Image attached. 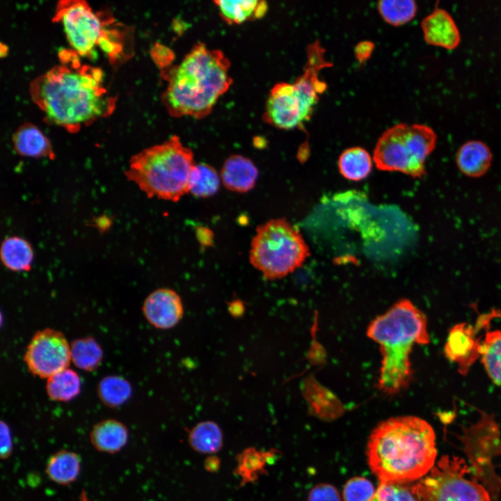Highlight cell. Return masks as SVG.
Segmentation results:
<instances>
[{"instance_id": "cell-1", "label": "cell", "mask_w": 501, "mask_h": 501, "mask_svg": "<svg viewBox=\"0 0 501 501\" xmlns=\"http://www.w3.org/2000/svg\"><path fill=\"white\" fill-rule=\"evenodd\" d=\"M61 64L34 79L29 93L49 123L71 133L110 116L116 97L104 85L99 67L81 64L72 49L62 50Z\"/></svg>"}, {"instance_id": "cell-2", "label": "cell", "mask_w": 501, "mask_h": 501, "mask_svg": "<svg viewBox=\"0 0 501 501\" xmlns=\"http://www.w3.org/2000/svg\"><path fill=\"white\" fill-rule=\"evenodd\" d=\"M368 464L381 483L420 480L435 466L436 435L426 420L412 415L389 418L371 433Z\"/></svg>"}, {"instance_id": "cell-3", "label": "cell", "mask_w": 501, "mask_h": 501, "mask_svg": "<svg viewBox=\"0 0 501 501\" xmlns=\"http://www.w3.org/2000/svg\"><path fill=\"white\" fill-rule=\"evenodd\" d=\"M230 63L223 52L199 42L182 61L161 70L167 86L161 100L173 117L208 116L232 83Z\"/></svg>"}, {"instance_id": "cell-4", "label": "cell", "mask_w": 501, "mask_h": 501, "mask_svg": "<svg viewBox=\"0 0 501 501\" xmlns=\"http://www.w3.org/2000/svg\"><path fill=\"white\" fill-rule=\"evenodd\" d=\"M367 335L379 345L382 355L379 390L392 395L406 389L412 379L413 347L429 342L424 314L409 300L401 299L371 322Z\"/></svg>"}, {"instance_id": "cell-5", "label": "cell", "mask_w": 501, "mask_h": 501, "mask_svg": "<svg viewBox=\"0 0 501 501\" xmlns=\"http://www.w3.org/2000/svg\"><path fill=\"white\" fill-rule=\"evenodd\" d=\"M193 153L173 136L134 155L125 175L148 197L177 202L189 193Z\"/></svg>"}, {"instance_id": "cell-6", "label": "cell", "mask_w": 501, "mask_h": 501, "mask_svg": "<svg viewBox=\"0 0 501 501\" xmlns=\"http://www.w3.org/2000/svg\"><path fill=\"white\" fill-rule=\"evenodd\" d=\"M309 256L302 234L285 218H272L258 225L249 250L250 263L267 280L292 273Z\"/></svg>"}, {"instance_id": "cell-7", "label": "cell", "mask_w": 501, "mask_h": 501, "mask_svg": "<svg viewBox=\"0 0 501 501\" xmlns=\"http://www.w3.org/2000/svg\"><path fill=\"white\" fill-rule=\"evenodd\" d=\"M437 136L422 124L399 123L385 130L378 139L373 154L376 168L421 178L427 157L436 146Z\"/></svg>"}, {"instance_id": "cell-8", "label": "cell", "mask_w": 501, "mask_h": 501, "mask_svg": "<svg viewBox=\"0 0 501 501\" xmlns=\"http://www.w3.org/2000/svg\"><path fill=\"white\" fill-rule=\"evenodd\" d=\"M468 472L463 459L445 455L411 489L418 501H491L485 488Z\"/></svg>"}, {"instance_id": "cell-9", "label": "cell", "mask_w": 501, "mask_h": 501, "mask_svg": "<svg viewBox=\"0 0 501 501\" xmlns=\"http://www.w3.org/2000/svg\"><path fill=\"white\" fill-rule=\"evenodd\" d=\"M54 20L61 24L70 45L79 56L94 57L96 48L101 49L120 31L111 26L114 23L112 18L104 19L82 0L59 1Z\"/></svg>"}, {"instance_id": "cell-10", "label": "cell", "mask_w": 501, "mask_h": 501, "mask_svg": "<svg viewBox=\"0 0 501 501\" xmlns=\"http://www.w3.org/2000/svg\"><path fill=\"white\" fill-rule=\"evenodd\" d=\"M319 97L316 90L304 80L277 83L268 95L263 119L281 129L303 128L311 118Z\"/></svg>"}, {"instance_id": "cell-11", "label": "cell", "mask_w": 501, "mask_h": 501, "mask_svg": "<svg viewBox=\"0 0 501 501\" xmlns=\"http://www.w3.org/2000/svg\"><path fill=\"white\" fill-rule=\"evenodd\" d=\"M70 360V346L65 337L52 328L36 332L24 356L29 372L41 378H49L67 368Z\"/></svg>"}, {"instance_id": "cell-12", "label": "cell", "mask_w": 501, "mask_h": 501, "mask_svg": "<svg viewBox=\"0 0 501 501\" xmlns=\"http://www.w3.org/2000/svg\"><path fill=\"white\" fill-rule=\"evenodd\" d=\"M498 312L480 316L475 325L460 323L450 330L444 347L445 357L457 365L459 372L466 375L481 356L482 342L477 335L488 326Z\"/></svg>"}, {"instance_id": "cell-13", "label": "cell", "mask_w": 501, "mask_h": 501, "mask_svg": "<svg viewBox=\"0 0 501 501\" xmlns=\"http://www.w3.org/2000/svg\"><path fill=\"white\" fill-rule=\"evenodd\" d=\"M143 312L148 321L160 329L174 327L184 315L180 295L173 289L161 288L153 291L145 299Z\"/></svg>"}, {"instance_id": "cell-14", "label": "cell", "mask_w": 501, "mask_h": 501, "mask_svg": "<svg viewBox=\"0 0 501 501\" xmlns=\"http://www.w3.org/2000/svg\"><path fill=\"white\" fill-rule=\"evenodd\" d=\"M425 41L431 45L447 49H455L461 37L452 16L445 10L436 8L421 23Z\"/></svg>"}, {"instance_id": "cell-15", "label": "cell", "mask_w": 501, "mask_h": 501, "mask_svg": "<svg viewBox=\"0 0 501 501\" xmlns=\"http://www.w3.org/2000/svg\"><path fill=\"white\" fill-rule=\"evenodd\" d=\"M220 176L222 184L228 190L244 193L255 187L259 170L249 158L232 154L225 160Z\"/></svg>"}, {"instance_id": "cell-16", "label": "cell", "mask_w": 501, "mask_h": 501, "mask_svg": "<svg viewBox=\"0 0 501 501\" xmlns=\"http://www.w3.org/2000/svg\"><path fill=\"white\" fill-rule=\"evenodd\" d=\"M15 151L20 155L33 158L54 157L49 138L35 125H21L13 136Z\"/></svg>"}, {"instance_id": "cell-17", "label": "cell", "mask_w": 501, "mask_h": 501, "mask_svg": "<svg viewBox=\"0 0 501 501\" xmlns=\"http://www.w3.org/2000/svg\"><path fill=\"white\" fill-rule=\"evenodd\" d=\"M456 161L461 173L471 177H478L484 175L489 168L492 154L483 142L469 141L458 150Z\"/></svg>"}, {"instance_id": "cell-18", "label": "cell", "mask_w": 501, "mask_h": 501, "mask_svg": "<svg viewBox=\"0 0 501 501\" xmlns=\"http://www.w3.org/2000/svg\"><path fill=\"white\" fill-rule=\"evenodd\" d=\"M90 438L92 444L97 450L114 453L120 451L127 443L128 431L122 422L108 419L95 425Z\"/></svg>"}, {"instance_id": "cell-19", "label": "cell", "mask_w": 501, "mask_h": 501, "mask_svg": "<svg viewBox=\"0 0 501 501\" xmlns=\"http://www.w3.org/2000/svg\"><path fill=\"white\" fill-rule=\"evenodd\" d=\"M219 14L229 24H239L246 21L262 17L268 9L265 1H214Z\"/></svg>"}, {"instance_id": "cell-20", "label": "cell", "mask_w": 501, "mask_h": 501, "mask_svg": "<svg viewBox=\"0 0 501 501\" xmlns=\"http://www.w3.org/2000/svg\"><path fill=\"white\" fill-rule=\"evenodd\" d=\"M340 174L351 181H360L366 178L372 168V160L369 152L361 147H351L344 150L338 159Z\"/></svg>"}, {"instance_id": "cell-21", "label": "cell", "mask_w": 501, "mask_h": 501, "mask_svg": "<svg viewBox=\"0 0 501 501\" xmlns=\"http://www.w3.org/2000/svg\"><path fill=\"white\" fill-rule=\"evenodd\" d=\"M1 259L4 266L12 271H26L31 267L33 253L24 239L10 237L2 242Z\"/></svg>"}, {"instance_id": "cell-22", "label": "cell", "mask_w": 501, "mask_h": 501, "mask_svg": "<svg viewBox=\"0 0 501 501\" xmlns=\"http://www.w3.org/2000/svg\"><path fill=\"white\" fill-rule=\"evenodd\" d=\"M81 461L74 452L62 450L52 455L46 467V472L52 481L59 484L74 482L80 472Z\"/></svg>"}, {"instance_id": "cell-23", "label": "cell", "mask_w": 501, "mask_h": 501, "mask_svg": "<svg viewBox=\"0 0 501 501\" xmlns=\"http://www.w3.org/2000/svg\"><path fill=\"white\" fill-rule=\"evenodd\" d=\"M480 358L489 378L501 387V330L486 331Z\"/></svg>"}, {"instance_id": "cell-24", "label": "cell", "mask_w": 501, "mask_h": 501, "mask_svg": "<svg viewBox=\"0 0 501 501\" xmlns=\"http://www.w3.org/2000/svg\"><path fill=\"white\" fill-rule=\"evenodd\" d=\"M81 389V380L73 369L66 368L47 378L46 391L54 401H67L77 397Z\"/></svg>"}, {"instance_id": "cell-25", "label": "cell", "mask_w": 501, "mask_h": 501, "mask_svg": "<svg viewBox=\"0 0 501 501\" xmlns=\"http://www.w3.org/2000/svg\"><path fill=\"white\" fill-rule=\"evenodd\" d=\"M220 173L207 164H196L189 182V193L198 198L215 195L221 185Z\"/></svg>"}, {"instance_id": "cell-26", "label": "cell", "mask_w": 501, "mask_h": 501, "mask_svg": "<svg viewBox=\"0 0 501 501\" xmlns=\"http://www.w3.org/2000/svg\"><path fill=\"white\" fill-rule=\"evenodd\" d=\"M70 354L74 365L85 371L97 369L103 358L101 347L90 337L74 340L70 346Z\"/></svg>"}, {"instance_id": "cell-27", "label": "cell", "mask_w": 501, "mask_h": 501, "mask_svg": "<svg viewBox=\"0 0 501 501\" xmlns=\"http://www.w3.org/2000/svg\"><path fill=\"white\" fill-rule=\"evenodd\" d=\"M222 432L214 422L198 423L191 431L189 440L193 448L202 453H213L222 445Z\"/></svg>"}, {"instance_id": "cell-28", "label": "cell", "mask_w": 501, "mask_h": 501, "mask_svg": "<svg viewBox=\"0 0 501 501\" xmlns=\"http://www.w3.org/2000/svg\"><path fill=\"white\" fill-rule=\"evenodd\" d=\"M97 391L100 399L105 405L117 407L129 398L132 388L125 379L118 376H109L100 381Z\"/></svg>"}, {"instance_id": "cell-29", "label": "cell", "mask_w": 501, "mask_h": 501, "mask_svg": "<svg viewBox=\"0 0 501 501\" xmlns=\"http://www.w3.org/2000/svg\"><path fill=\"white\" fill-rule=\"evenodd\" d=\"M377 7L384 21L393 26H400L410 22L415 16L418 10L417 4L413 0L380 1Z\"/></svg>"}, {"instance_id": "cell-30", "label": "cell", "mask_w": 501, "mask_h": 501, "mask_svg": "<svg viewBox=\"0 0 501 501\" xmlns=\"http://www.w3.org/2000/svg\"><path fill=\"white\" fill-rule=\"evenodd\" d=\"M376 490L372 482L366 478L356 477L349 479L344 485V501H372Z\"/></svg>"}, {"instance_id": "cell-31", "label": "cell", "mask_w": 501, "mask_h": 501, "mask_svg": "<svg viewBox=\"0 0 501 501\" xmlns=\"http://www.w3.org/2000/svg\"><path fill=\"white\" fill-rule=\"evenodd\" d=\"M372 501H418V500L411 488L402 484L380 482Z\"/></svg>"}, {"instance_id": "cell-32", "label": "cell", "mask_w": 501, "mask_h": 501, "mask_svg": "<svg viewBox=\"0 0 501 501\" xmlns=\"http://www.w3.org/2000/svg\"><path fill=\"white\" fill-rule=\"evenodd\" d=\"M308 501H341L337 489L330 484H319L309 493Z\"/></svg>"}, {"instance_id": "cell-33", "label": "cell", "mask_w": 501, "mask_h": 501, "mask_svg": "<svg viewBox=\"0 0 501 501\" xmlns=\"http://www.w3.org/2000/svg\"><path fill=\"white\" fill-rule=\"evenodd\" d=\"M151 56L156 65L163 70L170 67V63L174 58V54L166 46L155 44L151 49Z\"/></svg>"}, {"instance_id": "cell-34", "label": "cell", "mask_w": 501, "mask_h": 501, "mask_svg": "<svg viewBox=\"0 0 501 501\" xmlns=\"http://www.w3.org/2000/svg\"><path fill=\"white\" fill-rule=\"evenodd\" d=\"M12 439L8 426L1 422V458H7L10 456L12 451Z\"/></svg>"}, {"instance_id": "cell-35", "label": "cell", "mask_w": 501, "mask_h": 501, "mask_svg": "<svg viewBox=\"0 0 501 501\" xmlns=\"http://www.w3.org/2000/svg\"><path fill=\"white\" fill-rule=\"evenodd\" d=\"M374 44L369 41H363L358 43L355 49L356 58L360 62H365L372 54Z\"/></svg>"}, {"instance_id": "cell-36", "label": "cell", "mask_w": 501, "mask_h": 501, "mask_svg": "<svg viewBox=\"0 0 501 501\" xmlns=\"http://www.w3.org/2000/svg\"><path fill=\"white\" fill-rule=\"evenodd\" d=\"M196 236L202 245L209 246L212 244L213 234L208 228H199L196 232Z\"/></svg>"}]
</instances>
